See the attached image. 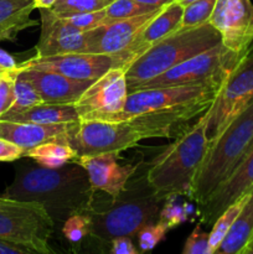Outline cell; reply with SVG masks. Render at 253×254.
I'll return each instance as SVG.
<instances>
[{
	"label": "cell",
	"mask_w": 253,
	"mask_h": 254,
	"mask_svg": "<svg viewBox=\"0 0 253 254\" xmlns=\"http://www.w3.org/2000/svg\"><path fill=\"white\" fill-rule=\"evenodd\" d=\"M252 149H253V138H252V140H251L250 145H248V148H247V150H246V153H245V155H243V158H245V156L247 155V154L250 153V151L252 150ZM243 158H242V159H243ZM242 159H241V160H242ZM238 164H240V163H238Z\"/></svg>",
	"instance_id": "obj_44"
},
{
	"label": "cell",
	"mask_w": 253,
	"mask_h": 254,
	"mask_svg": "<svg viewBox=\"0 0 253 254\" xmlns=\"http://www.w3.org/2000/svg\"><path fill=\"white\" fill-rule=\"evenodd\" d=\"M1 198H2V196H0V201H1Z\"/></svg>",
	"instance_id": "obj_46"
},
{
	"label": "cell",
	"mask_w": 253,
	"mask_h": 254,
	"mask_svg": "<svg viewBox=\"0 0 253 254\" xmlns=\"http://www.w3.org/2000/svg\"><path fill=\"white\" fill-rule=\"evenodd\" d=\"M183 254H211L210 233L202 230L201 223L196 225L192 233L186 240Z\"/></svg>",
	"instance_id": "obj_33"
},
{
	"label": "cell",
	"mask_w": 253,
	"mask_h": 254,
	"mask_svg": "<svg viewBox=\"0 0 253 254\" xmlns=\"http://www.w3.org/2000/svg\"><path fill=\"white\" fill-rule=\"evenodd\" d=\"M208 119L207 109L192 127L181 131L176 140L149 164L146 180L163 200L175 196L191 198L193 181L208 150Z\"/></svg>",
	"instance_id": "obj_2"
},
{
	"label": "cell",
	"mask_w": 253,
	"mask_h": 254,
	"mask_svg": "<svg viewBox=\"0 0 253 254\" xmlns=\"http://www.w3.org/2000/svg\"><path fill=\"white\" fill-rule=\"evenodd\" d=\"M168 231V228L163 223L159 222V221L158 222L149 223V225L144 226L136 233L138 235L139 247H140L141 252H148V251L154 250L156 247V245H159L164 240Z\"/></svg>",
	"instance_id": "obj_31"
},
{
	"label": "cell",
	"mask_w": 253,
	"mask_h": 254,
	"mask_svg": "<svg viewBox=\"0 0 253 254\" xmlns=\"http://www.w3.org/2000/svg\"><path fill=\"white\" fill-rule=\"evenodd\" d=\"M19 72L31 82L44 103L74 104L84 91L93 83L92 79H73L56 72L35 68H21Z\"/></svg>",
	"instance_id": "obj_19"
},
{
	"label": "cell",
	"mask_w": 253,
	"mask_h": 254,
	"mask_svg": "<svg viewBox=\"0 0 253 254\" xmlns=\"http://www.w3.org/2000/svg\"><path fill=\"white\" fill-rule=\"evenodd\" d=\"M24 156L31 158L37 165L49 169H57L71 160H77V154L68 144L59 141H47L30 149Z\"/></svg>",
	"instance_id": "obj_24"
},
{
	"label": "cell",
	"mask_w": 253,
	"mask_h": 254,
	"mask_svg": "<svg viewBox=\"0 0 253 254\" xmlns=\"http://www.w3.org/2000/svg\"><path fill=\"white\" fill-rule=\"evenodd\" d=\"M186 211L183 206L176 205V203L171 202V198L164 202L163 207H161L160 213H159V222L163 223L168 230L176 227L180 225L184 220L186 218Z\"/></svg>",
	"instance_id": "obj_34"
},
{
	"label": "cell",
	"mask_w": 253,
	"mask_h": 254,
	"mask_svg": "<svg viewBox=\"0 0 253 254\" xmlns=\"http://www.w3.org/2000/svg\"><path fill=\"white\" fill-rule=\"evenodd\" d=\"M243 254H253V238H252V241L250 242V245L247 246V248H246L245 253Z\"/></svg>",
	"instance_id": "obj_43"
},
{
	"label": "cell",
	"mask_w": 253,
	"mask_h": 254,
	"mask_svg": "<svg viewBox=\"0 0 253 254\" xmlns=\"http://www.w3.org/2000/svg\"><path fill=\"white\" fill-rule=\"evenodd\" d=\"M7 72H10V71H6V69H4V68H1V67H0V77L4 76V74H6Z\"/></svg>",
	"instance_id": "obj_45"
},
{
	"label": "cell",
	"mask_w": 253,
	"mask_h": 254,
	"mask_svg": "<svg viewBox=\"0 0 253 254\" xmlns=\"http://www.w3.org/2000/svg\"><path fill=\"white\" fill-rule=\"evenodd\" d=\"M0 67L6 71H14L17 68V64L14 57L1 49H0Z\"/></svg>",
	"instance_id": "obj_39"
},
{
	"label": "cell",
	"mask_w": 253,
	"mask_h": 254,
	"mask_svg": "<svg viewBox=\"0 0 253 254\" xmlns=\"http://www.w3.org/2000/svg\"><path fill=\"white\" fill-rule=\"evenodd\" d=\"M216 0H196L184 7L179 29H190L207 24L215 7Z\"/></svg>",
	"instance_id": "obj_29"
},
{
	"label": "cell",
	"mask_w": 253,
	"mask_h": 254,
	"mask_svg": "<svg viewBox=\"0 0 253 254\" xmlns=\"http://www.w3.org/2000/svg\"><path fill=\"white\" fill-rule=\"evenodd\" d=\"M252 51H253V49H252Z\"/></svg>",
	"instance_id": "obj_47"
},
{
	"label": "cell",
	"mask_w": 253,
	"mask_h": 254,
	"mask_svg": "<svg viewBox=\"0 0 253 254\" xmlns=\"http://www.w3.org/2000/svg\"><path fill=\"white\" fill-rule=\"evenodd\" d=\"M247 54L232 51L221 42L145 82L138 89L197 84H207L221 88L228 74Z\"/></svg>",
	"instance_id": "obj_7"
},
{
	"label": "cell",
	"mask_w": 253,
	"mask_h": 254,
	"mask_svg": "<svg viewBox=\"0 0 253 254\" xmlns=\"http://www.w3.org/2000/svg\"><path fill=\"white\" fill-rule=\"evenodd\" d=\"M135 174L129 179L118 197L112 198L103 208L93 206L89 212V237L101 246H109L112 240L122 236L131 237L144 226L158 222L165 200L154 192L145 173L138 179Z\"/></svg>",
	"instance_id": "obj_3"
},
{
	"label": "cell",
	"mask_w": 253,
	"mask_h": 254,
	"mask_svg": "<svg viewBox=\"0 0 253 254\" xmlns=\"http://www.w3.org/2000/svg\"><path fill=\"white\" fill-rule=\"evenodd\" d=\"M158 9H161V7L148 6V5L140 4L135 0H113L106 7V19H104L103 24L114 21V20L128 19V17L148 14V12L155 11Z\"/></svg>",
	"instance_id": "obj_27"
},
{
	"label": "cell",
	"mask_w": 253,
	"mask_h": 254,
	"mask_svg": "<svg viewBox=\"0 0 253 254\" xmlns=\"http://www.w3.org/2000/svg\"><path fill=\"white\" fill-rule=\"evenodd\" d=\"M76 123L61 124H35L22 123V122H10L0 119V138L14 143L24 150V154L30 149L47 143L59 141L67 144L69 134L74 130Z\"/></svg>",
	"instance_id": "obj_20"
},
{
	"label": "cell",
	"mask_w": 253,
	"mask_h": 254,
	"mask_svg": "<svg viewBox=\"0 0 253 254\" xmlns=\"http://www.w3.org/2000/svg\"><path fill=\"white\" fill-rule=\"evenodd\" d=\"M253 238V188L247 201L233 222L230 232L222 241L215 254H243Z\"/></svg>",
	"instance_id": "obj_23"
},
{
	"label": "cell",
	"mask_w": 253,
	"mask_h": 254,
	"mask_svg": "<svg viewBox=\"0 0 253 254\" xmlns=\"http://www.w3.org/2000/svg\"><path fill=\"white\" fill-rule=\"evenodd\" d=\"M161 9L148 12V14L128 17V19L114 20V21L101 24L94 29L88 30L86 31V51L84 54L116 56L130 44L135 35Z\"/></svg>",
	"instance_id": "obj_14"
},
{
	"label": "cell",
	"mask_w": 253,
	"mask_h": 254,
	"mask_svg": "<svg viewBox=\"0 0 253 254\" xmlns=\"http://www.w3.org/2000/svg\"><path fill=\"white\" fill-rule=\"evenodd\" d=\"M14 103L9 111H21V109L30 108V107L39 106L44 103L40 94L32 86L31 82L27 81L24 76L19 72L17 68L16 77L14 83ZM7 111V112H9Z\"/></svg>",
	"instance_id": "obj_28"
},
{
	"label": "cell",
	"mask_w": 253,
	"mask_h": 254,
	"mask_svg": "<svg viewBox=\"0 0 253 254\" xmlns=\"http://www.w3.org/2000/svg\"><path fill=\"white\" fill-rule=\"evenodd\" d=\"M220 88L207 84L140 88L128 93L123 111L113 121H128L150 112L169 111L196 103L212 104Z\"/></svg>",
	"instance_id": "obj_10"
},
{
	"label": "cell",
	"mask_w": 253,
	"mask_h": 254,
	"mask_svg": "<svg viewBox=\"0 0 253 254\" xmlns=\"http://www.w3.org/2000/svg\"><path fill=\"white\" fill-rule=\"evenodd\" d=\"M144 135L136 127L126 121H86L78 122L69 134L67 144L81 156L122 153L134 148Z\"/></svg>",
	"instance_id": "obj_9"
},
{
	"label": "cell",
	"mask_w": 253,
	"mask_h": 254,
	"mask_svg": "<svg viewBox=\"0 0 253 254\" xmlns=\"http://www.w3.org/2000/svg\"><path fill=\"white\" fill-rule=\"evenodd\" d=\"M183 10L184 7L175 1L164 6L135 35V37L123 51L113 56L114 67H121L126 71L129 64L140 57L144 52L148 51L169 34L176 31L180 27Z\"/></svg>",
	"instance_id": "obj_15"
},
{
	"label": "cell",
	"mask_w": 253,
	"mask_h": 254,
	"mask_svg": "<svg viewBox=\"0 0 253 254\" xmlns=\"http://www.w3.org/2000/svg\"><path fill=\"white\" fill-rule=\"evenodd\" d=\"M113 0H56L50 9L60 17L106 9Z\"/></svg>",
	"instance_id": "obj_26"
},
{
	"label": "cell",
	"mask_w": 253,
	"mask_h": 254,
	"mask_svg": "<svg viewBox=\"0 0 253 254\" xmlns=\"http://www.w3.org/2000/svg\"><path fill=\"white\" fill-rule=\"evenodd\" d=\"M17 68L0 77V117L6 113L14 103V83Z\"/></svg>",
	"instance_id": "obj_35"
},
{
	"label": "cell",
	"mask_w": 253,
	"mask_h": 254,
	"mask_svg": "<svg viewBox=\"0 0 253 254\" xmlns=\"http://www.w3.org/2000/svg\"><path fill=\"white\" fill-rule=\"evenodd\" d=\"M0 254H34L27 248L0 240Z\"/></svg>",
	"instance_id": "obj_38"
},
{
	"label": "cell",
	"mask_w": 253,
	"mask_h": 254,
	"mask_svg": "<svg viewBox=\"0 0 253 254\" xmlns=\"http://www.w3.org/2000/svg\"><path fill=\"white\" fill-rule=\"evenodd\" d=\"M54 221L42 205L2 196L0 201V240L27 248L34 254L54 253L50 238Z\"/></svg>",
	"instance_id": "obj_6"
},
{
	"label": "cell",
	"mask_w": 253,
	"mask_h": 254,
	"mask_svg": "<svg viewBox=\"0 0 253 254\" xmlns=\"http://www.w3.org/2000/svg\"><path fill=\"white\" fill-rule=\"evenodd\" d=\"M135 1L140 2V4L148 5V6H153V7H164L166 5L171 4L174 0H135Z\"/></svg>",
	"instance_id": "obj_40"
},
{
	"label": "cell",
	"mask_w": 253,
	"mask_h": 254,
	"mask_svg": "<svg viewBox=\"0 0 253 254\" xmlns=\"http://www.w3.org/2000/svg\"><path fill=\"white\" fill-rule=\"evenodd\" d=\"M253 138V101L236 117L208 146L192 186L191 198L198 207L231 175L245 155Z\"/></svg>",
	"instance_id": "obj_5"
},
{
	"label": "cell",
	"mask_w": 253,
	"mask_h": 254,
	"mask_svg": "<svg viewBox=\"0 0 253 254\" xmlns=\"http://www.w3.org/2000/svg\"><path fill=\"white\" fill-rule=\"evenodd\" d=\"M41 15V34L36 45L37 57L59 56L67 54H84L86 32L67 24L50 7L39 9Z\"/></svg>",
	"instance_id": "obj_17"
},
{
	"label": "cell",
	"mask_w": 253,
	"mask_h": 254,
	"mask_svg": "<svg viewBox=\"0 0 253 254\" xmlns=\"http://www.w3.org/2000/svg\"><path fill=\"white\" fill-rule=\"evenodd\" d=\"M64 238L72 245L81 243L91 235V217L89 213H76L67 218L62 225Z\"/></svg>",
	"instance_id": "obj_30"
},
{
	"label": "cell",
	"mask_w": 253,
	"mask_h": 254,
	"mask_svg": "<svg viewBox=\"0 0 253 254\" xmlns=\"http://www.w3.org/2000/svg\"><path fill=\"white\" fill-rule=\"evenodd\" d=\"M34 0H0V41L14 40L19 32L37 24L30 17Z\"/></svg>",
	"instance_id": "obj_22"
},
{
	"label": "cell",
	"mask_w": 253,
	"mask_h": 254,
	"mask_svg": "<svg viewBox=\"0 0 253 254\" xmlns=\"http://www.w3.org/2000/svg\"><path fill=\"white\" fill-rule=\"evenodd\" d=\"M34 1L36 9H41V7H51L56 0H34Z\"/></svg>",
	"instance_id": "obj_41"
},
{
	"label": "cell",
	"mask_w": 253,
	"mask_h": 254,
	"mask_svg": "<svg viewBox=\"0 0 253 254\" xmlns=\"http://www.w3.org/2000/svg\"><path fill=\"white\" fill-rule=\"evenodd\" d=\"M253 188V149L240 161L231 175L200 207L201 223L213 225L218 216Z\"/></svg>",
	"instance_id": "obj_18"
},
{
	"label": "cell",
	"mask_w": 253,
	"mask_h": 254,
	"mask_svg": "<svg viewBox=\"0 0 253 254\" xmlns=\"http://www.w3.org/2000/svg\"><path fill=\"white\" fill-rule=\"evenodd\" d=\"M211 25L227 49L247 54L253 44V4L251 0H216Z\"/></svg>",
	"instance_id": "obj_12"
},
{
	"label": "cell",
	"mask_w": 253,
	"mask_h": 254,
	"mask_svg": "<svg viewBox=\"0 0 253 254\" xmlns=\"http://www.w3.org/2000/svg\"><path fill=\"white\" fill-rule=\"evenodd\" d=\"M68 25L73 26L74 29L79 31H88V30L94 29L98 25L103 24L106 19V9L97 10V11L91 12H82V14L71 15V16L62 17Z\"/></svg>",
	"instance_id": "obj_32"
},
{
	"label": "cell",
	"mask_w": 253,
	"mask_h": 254,
	"mask_svg": "<svg viewBox=\"0 0 253 254\" xmlns=\"http://www.w3.org/2000/svg\"><path fill=\"white\" fill-rule=\"evenodd\" d=\"M2 121L35 124H61L79 122L74 104L42 103L21 111H9L0 117Z\"/></svg>",
	"instance_id": "obj_21"
},
{
	"label": "cell",
	"mask_w": 253,
	"mask_h": 254,
	"mask_svg": "<svg viewBox=\"0 0 253 254\" xmlns=\"http://www.w3.org/2000/svg\"><path fill=\"white\" fill-rule=\"evenodd\" d=\"M24 156V150L14 143L0 138V161H14Z\"/></svg>",
	"instance_id": "obj_37"
},
{
	"label": "cell",
	"mask_w": 253,
	"mask_h": 254,
	"mask_svg": "<svg viewBox=\"0 0 253 254\" xmlns=\"http://www.w3.org/2000/svg\"><path fill=\"white\" fill-rule=\"evenodd\" d=\"M221 42L220 34L210 22L178 29L129 64L126 69L128 92L135 91L145 82Z\"/></svg>",
	"instance_id": "obj_4"
},
{
	"label": "cell",
	"mask_w": 253,
	"mask_h": 254,
	"mask_svg": "<svg viewBox=\"0 0 253 254\" xmlns=\"http://www.w3.org/2000/svg\"><path fill=\"white\" fill-rule=\"evenodd\" d=\"M109 252L113 254H138L139 251L134 247L130 237L122 236V237H117L111 241Z\"/></svg>",
	"instance_id": "obj_36"
},
{
	"label": "cell",
	"mask_w": 253,
	"mask_h": 254,
	"mask_svg": "<svg viewBox=\"0 0 253 254\" xmlns=\"http://www.w3.org/2000/svg\"><path fill=\"white\" fill-rule=\"evenodd\" d=\"M248 192H246L245 195L241 196L240 198L235 201V202L231 203L222 213L217 217V220L215 221V223L212 225V230L210 232V248H211V254H215L216 250L220 247V245L222 243V241L225 240V237L227 236V233L230 232L231 227H232L233 222L237 218L238 213L242 210L243 205L247 201Z\"/></svg>",
	"instance_id": "obj_25"
},
{
	"label": "cell",
	"mask_w": 253,
	"mask_h": 254,
	"mask_svg": "<svg viewBox=\"0 0 253 254\" xmlns=\"http://www.w3.org/2000/svg\"><path fill=\"white\" fill-rule=\"evenodd\" d=\"M174 1L178 2V4L181 5L183 7H185V6H188L189 4H191V2L196 1V0H174Z\"/></svg>",
	"instance_id": "obj_42"
},
{
	"label": "cell",
	"mask_w": 253,
	"mask_h": 254,
	"mask_svg": "<svg viewBox=\"0 0 253 254\" xmlns=\"http://www.w3.org/2000/svg\"><path fill=\"white\" fill-rule=\"evenodd\" d=\"M76 161L86 169L92 188L96 191L107 193L111 198H116L121 195L129 179L143 165L141 161L119 163L117 153L81 156Z\"/></svg>",
	"instance_id": "obj_16"
},
{
	"label": "cell",
	"mask_w": 253,
	"mask_h": 254,
	"mask_svg": "<svg viewBox=\"0 0 253 254\" xmlns=\"http://www.w3.org/2000/svg\"><path fill=\"white\" fill-rule=\"evenodd\" d=\"M96 192L86 169L76 161L57 169L22 166L2 196L40 203L55 226H62L72 215L91 212Z\"/></svg>",
	"instance_id": "obj_1"
},
{
	"label": "cell",
	"mask_w": 253,
	"mask_h": 254,
	"mask_svg": "<svg viewBox=\"0 0 253 254\" xmlns=\"http://www.w3.org/2000/svg\"><path fill=\"white\" fill-rule=\"evenodd\" d=\"M253 101V51L238 62L221 86L215 101L208 108V146L240 116Z\"/></svg>",
	"instance_id": "obj_8"
},
{
	"label": "cell",
	"mask_w": 253,
	"mask_h": 254,
	"mask_svg": "<svg viewBox=\"0 0 253 254\" xmlns=\"http://www.w3.org/2000/svg\"><path fill=\"white\" fill-rule=\"evenodd\" d=\"M128 93L126 71L121 67H112L74 103L79 122L113 121L123 111Z\"/></svg>",
	"instance_id": "obj_11"
},
{
	"label": "cell",
	"mask_w": 253,
	"mask_h": 254,
	"mask_svg": "<svg viewBox=\"0 0 253 254\" xmlns=\"http://www.w3.org/2000/svg\"><path fill=\"white\" fill-rule=\"evenodd\" d=\"M21 68H35L56 72L73 79H97L114 67L113 56L94 54H67L59 56L37 57L17 64Z\"/></svg>",
	"instance_id": "obj_13"
}]
</instances>
